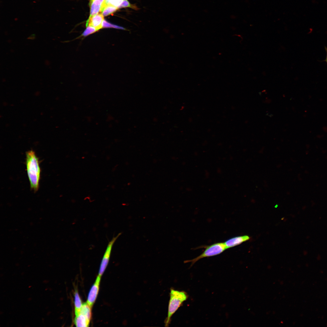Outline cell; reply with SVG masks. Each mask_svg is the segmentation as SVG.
Wrapping results in <instances>:
<instances>
[{"instance_id": "cell-7", "label": "cell", "mask_w": 327, "mask_h": 327, "mask_svg": "<svg viewBox=\"0 0 327 327\" xmlns=\"http://www.w3.org/2000/svg\"><path fill=\"white\" fill-rule=\"evenodd\" d=\"M249 238V237L247 235L237 236L227 240L224 243L227 249L238 245L248 240Z\"/></svg>"}, {"instance_id": "cell-10", "label": "cell", "mask_w": 327, "mask_h": 327, "mask_svg": "<svg viewBox=\"0 0 327 327\" xmlns=\"http://www.w3.org/2000/svg\"><path fill=\"white\" fill-rule=\"evenodd\" d=\"M74 305L75 315L79 313L82 307L81 300L77 291H75L74 294Z\"/></svg>"}, {"instance_id": "cell-2", "label": "cell", "mask_w": 327, "mask_h": 327, "mask_svg": "<svg viewBox=\"0 0 327 327\" xmlns=\"http://www.w3.org/2000/svg\"><path fill=\"white\" fill-rule=\"evenodd\" d=\"M170 295L167 316L165 321L166 326H168L172 315L187 298V294L184 292L172 289H170Z\"/></svg>"}, {"instance_id": "cell-14", "label": "cell", "mask_w": 327, "mask_h": 327, "mask_svg": "<svg viewBox=\"0 0 327 327\" xmlns=\"http://www.w3.org/2000/svg\"><path fill=\"white\" fill-rule=\"evenodd\" d=\"M124 0H105L107 5H109L118 7L122 3Z\"/></svg>"}, {"instance_id": "cell-9", "label": "cell", "mask_w": 327, "mask_h": 327, "mask_svg": "<svg viewBox=\"0 0 327 327\" xmlns=\"http://www.w3.org/2000/svg\"><path fill=\"white\" fill-rule=\"evenodd\" d=\"M102 3L99 0H90L89 6L90 8V16L96 15L101 12Z\"/></svg>"}, {"instance_id": "cell-6", "label": "cell", "mask_w": 327, "mask_h": 327, "mask_svg": "<svg viewBox=\"0 0 327 327\" xmlns=\"http://www.w3.org/2000/svg\"><path fill=\"white\" fill-rule=\"evenodd\" d=\"M104 16L102 14H97L89 17L86 24V27L91 26L94 28L97 31L103 28L102 23Z\"/></svg>"}, {"instance_id": "cell-17", "label": "cell", "mask_w": 327, "mask_h": 327, "mask_svg": "<svg viewBox=\"0 0 327 327\" xmlns=\"http://www.w3.org/2000/svg\"><path fill=\"white\" fill-rule=\"evenodd\" d=\"M325 51H326V57L324 61H325L326 62L327 64V48L326 47H325Z\"/></svg>"}, {"instance_id": "cell-12", "label": "cell", "mask_w": 327, "mask_h": 327, "mask_svg": "<svg viewBox=\"0 0 327 327\" xmlns=\"http://www.w3.org/2000/svg\"><path fill=\"white\" fill-rule=\"evenodd\" d=\"M118 9L117 7L107 5L104 8L102 14L103 16H106L114 13Z\"/></svg>"}, {"instance_id": "cell-3", "label": "cell", "mask_w": 327, "mask_h": 327, "mask_svg": "<svg viewBox=\"0 0 327 327\" xmlns=\"http://www.w3.org/2000/svg\"><path fill=\"white\" fill-rule=\"evenodd\" d=\"M226 249L224 243H217L206 247L204 251L198 256L191 260H187L185 263L190 262L192 266L196 262L203 258L219 255Z\"/></svg>"}, {"instance_id": "cell-8", "label": "cell", "mask_w": 327, "mask_h": 327, "mask_svg": "<svg viewBox=\"0 0 327 327\" xmlns=\"http://www.w3.org/2000/svg\"><path fill=\"white\" fill-rule=\"evenodd\" d=\"M90 321L84 315L79 312L75 315L74 323L77 327H88Z\"/></svg>"}, {"instance_id": "cell-16", "label": "cell", "mask_w": 327, "mask_h": 327, "mask_svg": "<svg viewBox=\"0 0 327 327\" xmlns=\"http://www.w3.org/2000/svg\"><path fill=\"white\" fill-rule=\"evenodd\" d=\"M96 31V29L94 27L91 26H88L87 27L86 29L82 34V35L85 36Z\"/></svg>"}, {"instance_id": "cell-11", "label": "cell", "mask_w": 327, "mask_h": 327, "mask_svg": "<svg viewBox=\"0 0 327 327\" xmlns=\"http://www.w3.org/2000/svg\"><path fill=\"white\" fill-rule=\"evenodd\" d=\"M91 308L87 302L84 303L79 312L84 315L90 320L91 316Z\"/></svg>"}, {"instance_id": "cell-15", "label": "cell", "mask_w": 327, "mask_h": 327, "mask_svg": "<svg viewBox=\"0 0 327 327\" xmlns=\"http://www.w3.org/2000/svg\"><path fill=\"white\" fill-rule=\"evenodd\" d=\"M102 27L103 28H107V27H112L117 29H119L123 30H126V29L123 27L117 26L116 25H114L110 24L106 21L105 20H104L103 22Z\"/></svg>"}, {"instance_id": "cell-4", "label": "cell", "mask_w": 327, "mask_h": 327, "mask_svg": "<svg viewBox=\"0 0 327 327\" xmlns=\"http://www.w3.org/2000/svg\"><path fill=\"white\" fill-rule=\"evenodd\" d=\"M121 234L120 233L116 236L113 237L108 243L100 266L98 275L101 277L103 275L108 263L113 245Z\"/></svg>"}, {"instance_id": "cell-1", "label": "cell", "mask_w": 327, "mask_h": 327, "mask_svg": "<svg viewBox=\"0 0 327 327\" xmlns=\"http://www.w3.org/2000/svg\"><path fill=\"white\" fill-rule=\"evenodd\" d=\"M26 165L31 188L36 192L39 188L41 169L38 158L32 150L26 153Z\"/></svg>"}, {"instance_id": "cell-18", "label": "cell", "mask_w": 327, "mask_h": 327, "mask_svg": "<svg viewBox=\"0 0 327 327\" xmlns=\"http://www.w3.org/2000/svg\"></svg>"}, {"instance_id": "cell-5", "label": "cell", "mask_w": 327, "mask_h": 327, "mask_svg": "<svg viewBox=\"0 0 327 327\" xmlns=\"http://www.w3.org/2000/svg\"><path fill=\"white\" fill-rule=\"evenodd\" d=\"M101 277L98 275L97 276L88 295L87 303L91 308L94 303L98 294Z\"/></svg>"}, {"instance_id": "cell-13", "label": "cell", "mask_w": 327, "mask_h": 327, "mask_svg": "<svg viewBox=\"0 0 327 327\" xmlns=\"http://www.w3.org/2000/svg\"><path fill=\"white\" fill-rule=\"evenodd\" d=\"M124 7H130L135 10H137L138 8L135 5L131 4L127 0H124L121 4L117 8H119Z\"/></svg>"}]
</instances>
